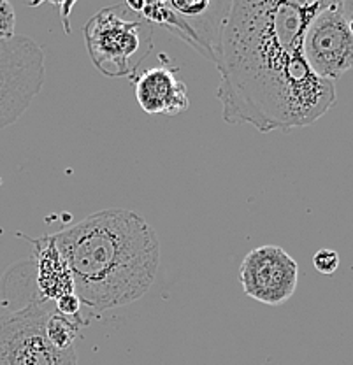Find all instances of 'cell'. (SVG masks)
Instances as JSON below:
<instances>
[{"label":"cell","instance_id":"1","mask_svg":"<svg viewBox=\"0 0 353 365\" xmlns=\"http://www.w3.org/2000/svg\"><path fill=\"white\" fill-rule=\"evenodd\" d=\"M327 2L234 0L227 4L215 60L222 116L267 134L309 127L336 104V85L302 53L306 30Z\"/></svg>","mask_w":353,"mask_h":365},{"label":"cell","instance_id":"2","mask_svg":"<svg viewBox=\"0 0 353 365\" xmlns=\"http://www.w3.org/2000/svg\"><path fill=\"white\" fill-rule=\"evenodd\" d=\"M74 277V294L95 311L143 299L160 265V239L141 215L102 209L53 234Z\"/></svg>","mask_w":353,"mask_h":365},{"label":"cell","instance_id":"3","mask_svg":"<svg viewBox=\"0 0 353 365\" xmlns=\"http://www.w3.org/2000/svg\"><path fill=\"white\" fill-rule=\"evenodd\" d=\"M128 13L125 4L104 7L83 30L93 67L108 78H134L153 48V25L139 14L127 18Z\"/></svg>","mask_w":353,"mask_h":365},{"label":"cell","instance_id":"4","mask_svg":"<svg viewBox=\"0 0 353 365\" xmlns=\"http://www.w3.org/2000/svg\"><path fill=\"white\" fill-rule=\"evenodd\" d=\"M49 304L37 297L0 317V365H78L76 348L62 351L48 339L46 323L55 311Z\"/></svg>","mask_w":353,"mask_h":365},{"label":"cell","instance_id":"5","mask_svg":"<svg viewBox=\"0 0 353 365\" xmlns=\"http://www.w3.org/2000/svg\"><path fill=\"white\" fill-rule=\"evenodd\" d=\"M46 78L43 48L26 36L0 43V128L16 123Z\"/></svg>","mask_w":353,"mask_h":365},{"label":"cell","instance_id":"6","mask_svg":"<svg viewBox=\"0 0 353 365\" xmlns=\"http://www.w3.org/2000/svg\"><path fill=\"white\" fill-rule=\"evenodd\" d=\"M302 53L314 74L327 81L336 83L353 68V34L344 16L343 2H327L311 20Z\"/></svg>","mask_w":353,"mask_h":365},{"label":"cell","instance_id":"7","mask_svg":"<svg viewBox=\"0 0 353 365\" xmlns=\"http://www.w3.org/2000/svg\"><path fill=\"white\" fill-rule=\"evenodd\" d=\"M239 281L250 299L267 306H282L295 294L299 265L280 246H260L242 258Z\"/></svg>","mask_w":353,"mask_h":365},{"label":"cell","instance_id":"8","mask_svg":"<svg viewBox=\"0 0 353 365\" xmlns=\"http://www.w3.org/2000/svg\"><path fill=\"white\" fill-rule=\"evenodd\" d=\"M227 4L229 2H216V6L204 16L188 18L176 13L167 0L165 2H144L139 16L153 26L162 25L185 44L197 49L203 56L215 60V46L223 14L227 11Z\"/></svg>","mask_w":353,"mask_h":365},{"label":"cell","instance_id":"9","mask_svg":"<svg viewBox=\"0 0 353 365\" xmlns=\"http://www.w3.org/2000/svg\"><path fill=\"white\" fill-rule=\"evenodd\" d=\"M135 101L148 114L178 116L190 108L188 88L178 78L174 67L162 66L146 68L132 78Z\"/></svg>","mask_w":353,"mask_h":365},{"label":"cell","instance_id":"10","mask_svg":"<svg viewBox=\"0 0 353 365\" xmlns=\"http://www.w3.org/2000/svg\"><path fill=\"white\" fill-rule=\"evenodd\" d=\"M34 245L36 260L37 295L48 302H55L60 297L74 294V277L66 258L60 253L53 235L30 239Z\"/></svg>","mask_w":353,"mask_h":365},{"label":"cell","instance_id":"11","mask_svg":"<svg viewBox=\"0 0 353 365\" xmlns=\"http://www.w3.org/2000/svg\"><path fill=\"white\" fill-rule=\"evenodd\" d=\"M81 317H66L55 309L49 314L46 323L48 339L56 349L69 351V349H74V342L81 334Z\"/></svg>","mask_w":353,"mask_h":365},{"label":"cell","instance_id":"12","mask_svg":"<svg viewBox=\"0 0 353 365\" xmlns=\"http://www.w3.org/2000/svg\"><path fill=\"white\" fill-rule=\"evenodd\" d=\"M167 2L176 13L188 18L204 16L216 6V2H211V0H167Z\"/></svg>","mask_w":353,"mask_h":365},{"label":"cell","instance_id":"13","mask_svg":"<svg viewBox=\"0 0 353 365\" xmlns=\"http://www.w3.org/2000/svg\"><path fill=\"white\" fill-rule=\"evenodd\" d=\"M16 37V13L13 4L0 0V43Z\"/></svg>","mask_w":353,"mask_h":365},{"label":"cell","instance_id":"14","mask_svg":"<svg viewBox=\"0 0 353 365\" xmlns=\"http://www.w3.org/2000/svg\"><path fill=\"white\" fill-rule=\"evenodd\" d=\"M313 265L318 272L334 274L339 267V255L334 250H318L313 257Z\"/></svg>","mask_w":353,"mask_h":365},{"label":"cell","instance_id":"15","mask_svg":"<svg viewBox=\"0 0 353 365\" xmlns=\"http://www.w3.org/2000/svg\"><path fill=\"white\" fill-rule=\"evenodd\" d=\"M55 309L66 317H81V300L76 294L63 295L58 300H55Z\"/></svg>","mask_w":353,"mask_h":365},{"label":"cell","instance_id":"16","mask_svg":"<svg viewBox=\"0 0 353 365\" xmlns=\"http://www.w3.org/2000/svg\"><path fill=\"white\" fill-rule=\"evenodd\" d=\"M343 9H344V16H347L348 25H350V30L353 34V0H347L343 2Z\"/></svg>","mask_w":353,"mask_h":365}]
</instances>
